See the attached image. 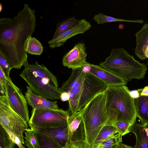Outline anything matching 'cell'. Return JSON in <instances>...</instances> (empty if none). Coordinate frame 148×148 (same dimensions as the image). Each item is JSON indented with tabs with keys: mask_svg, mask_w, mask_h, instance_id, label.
Returning <instances> with one entry per match:
<instances>
[{
	"mask_svg": "<svg viewBox=\"0 0 148 148\" xmlns=\"http://www.w3.org/2000/svg\"><path fill=\"white\" fill-rule=\"evenodd\" d=\"M35 13L25 4L13 18L0 19V53L12 69H20L28 63L26 47L28 38L35 32Z\"/></svg>",
	"mask_w": 148,
	"mask_h": 148,
	"instance_id": "obj_1",
	"label": "cell"
},
{
	"mask_svg": "<svg viewBox=\"0 0 148 148\" xmlns=\"http://www.w3.org/2000/svg\"><path fill=\"white\" fill-rule=\"evenodd\" d=\"M130 91L126 85L108 86L104 90L107 112L115 124L117 121L128 122L132 126L136 123L137 117L134 100Z\"/></svg>",
	"mask_w": 148,
	"mask_h": 148,
	"instance_id": "obj_2",
	"label": "cell"
},
{
	"mask_svg": "<svg viewBox=\"0 0 148 148\" xmlns=\"http://www.w3.org/2000/svg\"><path fill=\"white\" fill-rule=\"evenodd\" d=\"M79 111L84 125L86 142L88 148H93L97 136L103 127L107 125L115 127L107 112L104 91L96 95Z\"/></svg>",
	"mask_w": 148,
	"mask_h": 148,
	"instance_id": "obj_3",
	"label": "cell"
},
{
	"mask_svg": "<svg viewBox=\"0 0 148 148\" xmlns=\"http://www.w3.org/2000/svg\"><path fill=\"white\" fill-rule=\"evenodd\" d=\"M99 65L127 82L133 79H144L147 70L145 64L136 60L122 47L112 49L110 56Z\"/></svg>",
	"mask_w": 148,
	"mask_h": 148,
	"instance_id": "obj_4",
	"label": "cell"
},
{
	"mask_svg": "<svg viewBox=\"0 0 148 148\" xmlns=\"http://www.w3.org/2000/svg\"><path fill=\"white\" fill-rule=\"evenodd\" d=\"M27 122L11 107L6 95L0 96V123L13 133L24 144L23 133L28 128Z\"/></svg>",
	"mask_w": 148,
	"mask_h": 148,
	"instance_id": "obj_5",
	"label": "cell"
},
{
	"mask_svg": "<svg viewBox=\"0 0 148 148\" xmlns=\"http://www.w3.org/2000/svg\"><path fill=\"white\" fill-rule=\"evenodd\" d=\"M86 71L84 66L72 69L69 77L60 88L62 92L69 94V110L71 114L78 112V105L84 87Z\"/></svg>",
	"mask_w": 148,
	"mask_h": 148,
	"instance_id": "obj_6",
	"label": "cell"
},
{
	"mask_svg": "<svg viewBox=\"0 0 148 148\" xmlns=\"http://www.w3.org/2000/svg\"><path fill=\"white\" fill-rule=\"evenodd\" d=\"M69 110L62 109L32 110L28 123L31 128H49L61 124L67 121Z\"/></svg>",
	"mask_w": 148,
	"mask_h": 148,
	"instance_id": "obj_7",
	"label": "cell"
},
{
	"mask_svg": "<svg viewBox=\"0 0 148 148\" xmlns=\"http://www.w3.org/2000/svg\"><path fill=\"white\" fill-rule=\"evenodd\" d=\"M19 76L27 83L35 94L51 100L60 99L62 92L60 88H55L42 78L34 75L24 68Z\"/></svg>",
	"mask_w": 148,
	"mask_h": 148,
	"instance_id": "obj_8",
	"label": "cell"
},
{
	"mask_svg": "<svg viewBox=\"0 0 148 148\" xmlns=\"http://www.w3.org/2000/svg\"><path fill=\"white\" fill-rule=\"evenodd\" d=\"M6 96L12 108L27 123L29 119L27 101L20 89L7 77L5 86Z\"/></svg>",
	"mask_w": 148,
	"mask_h": 148,
	"instance_id": "obj_9",
	"label": "cell"
},
{
	"mask_svg": "<svg viewBox=\"0 0 148 148\" xmlns=\"http://www.w3.org/2000/svg\"><path fill=\"white\" fill-rule=\"evenodd\" d=\"M87 55L85 43L79 42L64 55L62 64L64 66L72 69L82 67L88 63L86 60Z\"/></svg>",
	"mask_w": 148,
	"mask_h": 148,
	"instance_id": "obj_10",
	"label": "cell"
},
{
	"mask_svg": "<svg viewBox=\"0 0 148 148\" xmlns=\"http://www.w3.org/2000/svg\"><path fill=\"white\" fill-rule=\"evenodd\" d=\"M86 70L108 86L126 85L124 79L101 67L99 65L88 63L85 66Z\"/></svg>",
	"mask_w": 148,
	"mask_h": 148,
	"instance_id": "obj_11",
	"label": "cell"
},
{
	"mask_svg": "<svg viewBox=\"0 0 148 148\" xmlns=\"http://www.w3.org/2000/svg\"><path fill=\"white\" fill-rule=\"evenodd\" d=\"M36 133L52 138L62 147H64L70 140L67 121L53 127L49 128H31Z\"/></svg>",
	"mask_w": 148,
	"mask_h": 148,
	"instance_id": "obj_12",
	"label": "cell"
},
{
	"mask_svg": "<svg viewBox=\"0 0 148 148\" xmlns=\"http://www.w3.org/2000/svg\"><path fill=\"white\" fill-rule=\"evenodd\" d=\"M91 27L90 23L85 19L79 20L72 28L60 34L55 38L49 41V46L51 49L61 47L69 39L78 34L84 33Z\"/></svg>",
	"mask_w": 148,
	"mask_h": 148,
	"instance_id": "obj_13",
	"label": "cell"
},
{
	"mask_svg": "<svg viewBox=\"0 0 148 148\" xmlns=\"http://www.w3.org/2000/svg\"><path fill=\"white\" fill-rule=\"evenodd\" d=\"M27 89L25 97L28 104L32 107V110L60 109L57 104L58 101H51L44 97L34 94L29 86H27Z\"/></svg>",
	"mask_w": 148,
	"mask_h": 148,
	"instance_id": "obj_14",
	"label": "cell"
},
{
	"mask_svg": "<svg viewBox=\"0 0 148 148\" xmlns=\"http://www.w3.org/2000/svg\"><path fill=\"white\" fill-rule=\"evenodd\" d=\"M67 122L70 140H85L84 127L80 112L71 114L68 118Z\"/></svg>",
	"mask_w": 148,
	"mask_h": 148,
	"instance_id": "obj_15",
	"label": "cell"
},
{
	"mask_svg": "<svg viewBox=\"0 0 148 148\" xmlns=\"http://www.w3.org/2000/svg\"><path fill=\"white\" fill-rule=\"evenodd\" d=\"M24 66L34 75L48 81L53 87L59 88L56 77L43 64L36 62L32 64L28 63Z\"/></svg>",
	"mask_w": 148,
	"mask_h": 148,
	"instance_id": "obj_16",
	"label": "cell"
},
{
	"mask_svg": "<svg viewBox=\"0 0 148 148\" xmlns=\"http://www.w3.org/2000/svg\"><path fill=\"white\" fill-rule=\"evenodd\" d=\"M136 138V143L133 148H148V123H135L130 129Z\"/></svg>",
	"mask_w": 148,
	"mask_h": 148,
	"instance_id": "obj_17",
	"label": "cell"
},
{
	"mask_svg": "<svg viewBox=\"0 0 148 148\" xmlns=\"http://www.w3.org/2000/svg\"><path fill=\"white\" fill-rule=\"evenodd\" d=\"M135 35L136 38L135 54L140 60H144L147 59L143 50L148 45V23L144 24Z\"/></svg>",
	"mask_w": 148,
	"mask_h": 148,
	"instance_id": "obj_18",
	"label": "cell"
},
{
	"mask_svg": "<svg viewBox=\"0 0 148 148\" xmlns=\"http://www.w3.org/2000/svg\"><path fill=\"white\" fill-rule=\"evenodd\" d=\"M134 100L137 117L141 123H148V96L140 95Z\"/></svg>",
	"mask_w": 148,
	"mask_h": 148,
	"instance_id": "obj_19",
	"label": "cell"
},
{
	"mask_svg": "<svg viewBox=\"0 0 148 148\" xmlns=\"http://www.w3.org/2000/svg\"><path fill=\"white\" fill-rule=\"evenodd\" d=\"M120 133L114 126L111 125L104 126L97 136L93 148H97L99 145L103 141Z\"/></svg>",
	"mask_w": 148,
	"mask_h": 148,
	"instance_id": "obj_20",
	"label": "cell"
},
{
	"mask_svg": "<svg viewBox=\"0 0 148 148\" xmlns=\"http://www.w3.org/2000/svg\"><path fill=\"white\" fill-rule=\"evenodd\" d=\"M79 21L73 16L58 23L52 39L55 38L60 34L72 28Z\"/></svg>",
	"mask_w": 148,
	"mask_h": 148,
	"instance_id": "obj_21",
	"label": "cell"
},
{
	"mask_svg": "<svg viewBox=\"0 0 148 148\" xmlns=\"http://www.w3.org/2000/svg\"><path fill=\"white\" fill-rule=\"evenodd\" d=\"M43 50L42 45L38 40L31 36L29 37L26 47L27 53L33 55H40Z\"/></svg>",
	"mask_w": 148,
	"mask_h": 148,
	"instance_id": "obj_22",
	"label": "cell"
},
{
	"mask_svg": "<svg viewBox=\"0 0 148 148\" xmlns=\"http://www.w3.org/2000/svg\"><path fill=\"white\" fill-rule=\"evenodd\" d=\"M93 19L98 24L116 21L133 22L139 23H143L144 22L143 19L132 20L119 19L105 15L101 13L95 14L94 16Z\"/></svg>",
	"mask_w": 148,
	"mask_h": 148,
	"instance_id": "obj_23",
	"label": "cell"
},
{
	"mask_svg": "<svg viewBox=\"0 0 148 148\" xmlns=\"http://www.w3.org/2000/svg\"><path fill=\"white\" fill-rule=\"evenodd\" d=\"M24 132L25 143L27 148H40L37 134L34 130L28 128Z\"/></svg>",
	"mask_w": 148,
	"mask_h": 148,
	"instance_id": "obj_24",
	"label": "cell"
},
{
	"mask_svg": "<svg viewBox=\"0 0 148 148\" xmlns=\"http://www.w3.org/2000/svg\"><path fill=\"white\" fill-rule=\"evenodd\" d=\"M0 148H14L15 144L10 138L6 130L0 125Z\"/></svg>",
	"mask_w": 148,
	"mask_h": 148,
	"instance_id": "obj_25",
	"label": "cell"
},
{
	"mask_svg": "<svg viewBox=\"0 0 148 148\" xmlns=\"http://www.w3.org/2000/svg\"><path fill=\"white\" fill-rule=\"evenodd\" d=\"M40 148H62L56 141L50 137L37 133Z\"/></svg>",
	"mask_w": 148,
	"mask_h": 148,
	"instance_id": "obj_26",
	"label": "cell"
},
{
	"mask_svg": "<svg viewBox=\"0 0 148 148\" xmlns=\"http://www.w3.org/2000/svg\"><path fill=\"white\" fill-rule=\"evenodd\" d=\"M122 134L120 133L103 141L97 148H112L122 142Z\"/></svg>",
	"mask_w": 148,
	"mask_h": 148,
	"instance_id": "obj_27",
	"label": "cell"
},
{
	"mask_svg": "<svg viewBox=\"0 0 148 148\" xmlns=\"http://www.w3.org/2000/svg\"><path fill=\"white\" fill-rule=\"evenodd\" d=\"M62 148H88L85 140L78 139L70 140Z\"/></svg>",
	"mask_w": 148,
	"mask_h": 148,
	"instance_id": "obj_28",
	"label": "cell"
},
{
	"mask_svg": "<svg viewBox=\"0 0 148 148\" xmlns=\"http://www.w3.org/2000/svg\"><path fill=\"white\" fill-rule=\"evenodd\" d=\"M132 126L129 123L122 121H117L115 127L122 136L130 132V130Z\"/></svg>",
	"mask_w": 148,
	"mask_h": 148,
	"instance_id": "obj_29",
	"label": "cell"
},
{
	"mask_svg": "<svg viewBox=\"0 0 148 148\" xmlns=\"http://www.w3.org/2000/svg\"><path fill=\"white\" fill-rule=\"evenodd\" d=\"M0 68L8 78H10L9 74L12 69L7 61L3 54L0 53Z\"/></svg>",
	"mask_w": 148,
	"mask_h": 148,
	"instance_id": "obj_30",
	"label": "cell"
},
{
	"mask_svg": "<svg viewBox=\"0 0 148 148\" xmlns=\"http://www.w3.org/2000/svg\"><path fill=\"white\" fill-rule=\"evenodd\" d=\"M9 134L10 138L19 148H25L19 138L10 131L4 128Z\"/></svg>",
	"mask_w": 148,
	"mask_h": 148,
	"instance_id": "obj_31",
	"label": "cell"
},
{
	"mask_svg": "<svg viewBox=\"0 0 148 148\" xmlns=\"http://www.w3.org/2000/svg\"><path fill=\"white\" fill-rule=\"evenodd\" d=\"M7 77L0 68V84L5 86Z\"/></svg>",
	"mask_w": 148,
	"mask_h": 148,
	"instance_id": "obj_32",
	"label": "cell"
},
{
	"mask_svg": "<svg viewBox=\"0 0 148 148\" xmlns=\"http://www.w3.org/2000/svg\"><path fill=\"white\" fill-rule=\"evenodd\" d=\"M142 89H140L137 90H130V96L134 99L138 98L140 95V93Z\"/></svg>",
	"mask_w": 148,
	"mask_h": 148,
	"instance_id": "obj_33",
	"label": "cell"
},
{
	"mask_svg": "<svg viewBox=\"0 0 148 148\" xmlns=\"http://www.w3.org/2000/svg\"><path fill=\"white\" fill-rule=\"evenodd\" d=\"M69 96L68 93L65 91L62 92L60 96V99L62 101H69Z\"/></svg>",
	"mask_w": 148,
	"mask_h": 148,
	"instance_id": "obj_34",
	"label": "cell"
},
{
	"mask_svg": "<svg viewBox=\"0 0 148 148\" xmlns=\"http://www.w3.org/2000/svg\"><path fill=\"white\" fill-rule=\"evenodd\" d=\"M140 95L148 96V86H146L141 91Z\"/></svg>",
	"mask_w": 148,
	"mask_h": 148,
	"instance_id": "obj_35",
	"label": "cell"
},
{
	"mask_svg": "<svg viewBox=\"0 0 148 148\" xmlns=\"http://www.w3.org/2000/svg\"><path fill=\"white\" fill-rule=\"evenodd\" d=\"M119 148H133L132 147L124 144L121 142L118 145Z\"/></svg>",
	"mask_w": 148,
	"mask_h": 148,
	"instance_id": "obj_36",
	"label": "cell"
},
{
	"mask_svg": "<svg viewBox=\"0 0 148 148\" xmlns=\"http://www.w3.org/2000/svg\"><path fill=\"white\" fill-rule=\"evenodd\" d=\"M143 51L145 56L147 58H148V45L144 48Z\"/></svg>",
	"mask_w": 148,
	"mask_h": 148,
	"instance_id": "obj_37",
	"label": "cell"
},
{
	"mask_svg": "<svg viewBox=\"0 0 148 148\" xmlns=\"http://www.w3.org/2000/svg\"><path fill=\"white\" fill-rule=\"evenodd\" d=\"M0 12H1V10H2V5L1 3H0Z\"/></svg>",
	"mask_w": 148,
	"mask_h": 148,
	"instance_id": "obj_38",
	"label": "cell"
},
{
	"mask_svg": "<svg viewBox=\"0 0 148 148\" xmlns=\"http://www.w3.org/2000/svg\"><path fill=\"white\" fill-rule=\"evenodd\" d=\"M112 148H119V147H118V145H116V146H114Z\"/></svg>",
	"mask_w": 148,
	"mask_h": 148,
	"instance_id": "obj_39",
	"label": "cell"
},
{
	"mask_svg": "<svg viewBox=\"0 0 148 148\" xmlns=\"http://www.w3.org/2000/svg\"><path fill=\"white\" fill-rule=\"evenodd\" d=\"M147 65H148V62H147Z\"/></svg>",
	"mask_w": 148,
	"mask_h": 148,
	"instance_id": "obj_40",
	"label": "cell"
}]
</instances>
